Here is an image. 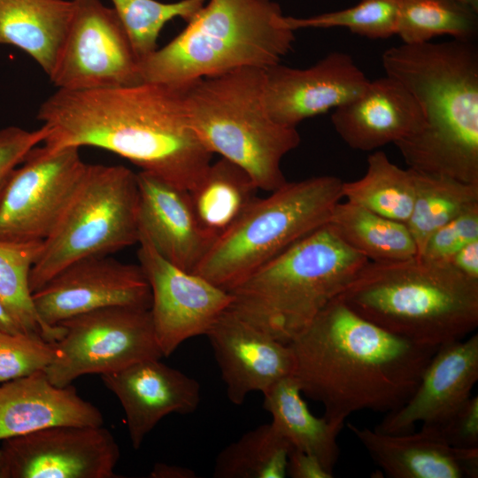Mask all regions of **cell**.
<instances>
[{"label": "cell", "instance_id": "1", "mask_svg": "<svg viewBox=\"0 0 478 478\" xmlns=\"http://www.w3.org/2000/svg\"><path fill=\"white\" fill-rule=\"evenodd\" d=\"M36 118L47 130L42 144L49 150L104 149L187 191L212 164L213 154L189 123L182 90L162 84L57 89Z\"/></svg>", "mask_w": 478, "mask_h": 478}, {"label": "cell", "instance_id": "2", "mask_svg": "<svg viewBox=\"0 0 478 478\" xmlns=\"http://www.w3.org/2000/svg\"><path fill=\"white\" fill-rule=\"evenodd\" d=\"M289 344L301 392L323 405L325 418L340 424L357 412L388 413L401 407L439 347L397 336L338 297Z\"/></svg>", "mask_w": 478, "mask_h": 478}, {"label": "cell", "instance_id": "3", "mask_svg": "<svg viewBox=\"0 0 478 478\" xmlns=\"http://www.w3.org/2000/svg\"><path fill=\"white\" fill-rule=\"evenodd\" d=\"M413 96L423 127L397 143L409 168L478 184V49L473 40L402 43L382 56Z\"/></svg>", "mask_w": 478, "mask_h": 478}, {"label": "cell", "instance_id": "4", "mask_svg": "<svg viewBox=\"0 0 478 478\" xmlns=\"http://www.w3.org/2000/svg\"><path fill=\"white\" fill-rule=\"evenodd\" d=\"M337 297L378 327L421 344L460 340L478 327V280L450 263L368 261Z\"/></svg>", "mask_w": 478, "mask_h": 478}, {"label": "cell", "instance_id": "5", "mask_svg": "<svg viewBox=\"0 0 478 478\" xmlns=\"http://www.w3.org/2000/svg\"><path fill=\"white\" fill-rule=\"evenodd\" d=\"M285 17L273 0H206L176 36L139 61L141 81L182 90L203 78L276 65L296 38Z\"/></svg>", "mask_w": 478, "mask_h": 478}, {"label": "cell", "instance_id": "6", "mask_svg": "<svg viewBox=\"0 0 478 478\" xmlns=\"http://www.w3.org/2000/svg\"><path fill=\"white\" fill-rule=\"evenodd\" d=\"M367 262L327 223L230 290L228 310L274 339L290 343Z\"/></svg>", "mask_w": 478, "mask_h": 478}, {"label": "cell", "instance_id": "7", "mask_svg": "<svg viewBox=\"0 0 478 478\" xmlns=\"http://www.w3.org/2000/svg\"><path fill=\"white\" fill-rule=\"evenodd\" d=\"M265 69L243 67L194 81L182 89L188 120L203 144L241 168L258 189L287 181L281 163L300 143L297 127L277 123L264 96Z\"/></svg>", "mask_w": 478, "mask_h": 478}, {"label": "cell", "instance_id": "8", "mask_svg": "<svg viewBox=\"0 0 478 478\" xmlns=\"http://www.w3.org/2000/svg\"><path fill=\"white\" fill-rule=\"evenodd\" d=\"M343 181L320 175L286 181L256 197L217 237L192 272L230 291L263 265L327 224L343 198Z\"/></svg>", "mask_w": 478, "mask_h": 478}, {"label": "cell", "instance_id": "9", "mask_svg": "<svg viewBox=\"0 0 478 478\" xmlns=\"http://www.w3.org/2000/svg\"><path fill=\"white\" fill-rule=\"evenodd\" d=\"M136 173L123 166L86 165L80 184L31 268L33 292L68 265L138 243Z\"/></svg>", "mask_w": 478, "mask_h": 478}, {"label": "cell", "instance_id": "10", "mask_svg": "<svg viewBox=\"0 0 478 478\" xmlns=\"http://www.w3.org/2000/svg\"><path fill=\"white\" fill-rule=\"evenodd\" d=\"M58 325L65 333L55 342V358L43 370L58 387L71 385L86 374L101 375L163 357L150 309L104 307L71 317Z\"/></svg>", "mask_w": 478, "mask_h": 478}, {"label": "cell", "instance_id": "11", "mask_svg": "<svg viewBox=\"0 0 478 478\" xmlns=\"http://www.w3.org/2000/svg\"><path fill=\"white\" fill-rule=\"evenodd\" d=\"M78 148L35 146L0 192V241H44L75 193L86 165Z\"/></svg>", "mask_w": 478, "mask_h": 478}, {"label": "cell", "instance_id": "12", "mask_svg": "<svg viewBox=\"0 0 478 478\" xmlns=\"http://www.w3.org/2000/svg\"><path fill=\"white\" fill-rule=\"evenodd\" d=\"M71 19L51 72L62 90H87L141 81L139 59L113 8L100 0H72Z\"/></svg>", "mask_w": 478, "mask_h": 478}, {"label": "cell", "instance_id": "13", "mask_svg": "<svg viewBox=\"0 0 478 478\" xmlns=\"http://www.w3.org/2000/svg\"><path fill=\"white\" fill-rule=\"evenodd\" d=\"M48 341L59 340L58 325L71 317L110 306L150 309L151 292L140 265L107 256L77 260L56 274L32 294Z\"/></svg>", "mask_w": 478, "mask_h": 478}, {"label": "cell", "instance_id": "14", "mask_svg": "<svg viewBox=\"0 0 478 478\" xmlns=\"http://www.w3.org/2000/svg\"><path fill=\"white\" fill-rule=\"evenodd\" d=\"M120 457L103 426H55L3 440L0 478H117Z\"/></svg>", "mask_w": 478, "mask_h": 478}, {"label": "cell", "instance_id": "15", "mask_svg": "<svg viewBox=\"0 0 478 478\" xmlns=\"http://www.w3.org/2000/svg\"><path fill=\"white\" fill-rule=\"evenodd\" d=\"M137 258L151 292L150 312L163 357L185 341L206 335L229 308L231 294L164 258L140 235Z\"/></svg>", "mask_w": 478, "mask_h": 478}, {"label": "cell", "instance_id": "16", "mask_svg": "<svg viewBox=\"0 0 478 478\" xmlns=\"http://www.w3.org/2000/svg\"><path fill=\"white\" fill-rule=\"evenodd\" d=\"M368 82L351 55L333 51L309 67L278 63L266 68L265 102L277 123L297 127L306 119L355 99Z\"/></svg>", "mask_w": 478, "mask_h": 478}, {"label": "cell", "instance_id": "17", "mask_svg": "<svg viewBox=\"0 0 478 478\" xmlns=\"http://www.w3.org/2000/svg\"><path fill=\"white\" fill-rule=\"evenodd\" d=\"M212 348L231 403L242 405L254 391L262 394L294 375L296 361L289 343L251 326L228 309L205 335Z\"/></svg>", "mask_w": 478, "mask_h": 478}, {"label": "cell", "instance_id": "18", "mask_svg": "<svg viewBox=\"0 0 478 478\" xmlns=\"http://www.w3.org/2000/svg\"><path fill=\"white\" fill-rule=\"evenodd\" d=\"M478 381V335L440 345L426 366L409 399L388 412L374 430L386 434L413 431L417 422L436 423L467 398Z\"/></svg>", "mask_w": 478, "mask_h": 478}, {"label": "cell", "instance_id": "19", "mask_svg": "<svg viewBox=\"0 0 478 478\" xmlns=\"http://www.w3.org/2000/svg\"><path fill=\"white\" fill-rule=\"evenodd\" d=\"M160 359H144L100 375L120 402L134 449L164 417L192 413L200 403L198 382Z\"/></svg>", "mask_w": 478, "mask_h": 478}, {"label": "cell", "instance_id": "20", "mask_svg": "<svg viewBox=\"0 0 478 478\" xmlns=\"http://www.w3.org/2000/svg\"><path fill=\"white\" fill-rule=\"evenodd\" d=\"M136 180L139 236L167 261L192 273L213 239L200 226L189 192L144 171Z\"/></svg>", "mask_w": 478, "mask_h": 478}, {"label": "cell", "instance_id": "21", "mask_svg": "<svg viewBox=\"0 0 478 478\" xmlns=\"http://www.w3.org/2000/svg\"><path fill=\"white\" fill-rule=\"evenodd\" d=\"M331 122L350 148L372 151L414 135L423 127L424 117L410 91L385 75L369 81L361 95L335 108Z\"/></svg>", "mask_w": 478, "mask_h": 478}, {"label": "cell", "instance_id": "22", "mask_svg": "<svg viewBox=\"0 0 478 478\" xmlns=\"http://www.w3.org/2000/svg\"><path fill=\"white\" fill-rule=\"evenodd\" d=\"M100 410L43 371L0 384V441L55 426H103Z\"/></svg>", "mask_w": 478, "mask_h": 478}, {"label": "cell", "instance_id": "23", "mask_svg": "<svg viewBox=\"0 0 478 478\" xmlns=\"http://www.w3.org/2000/svg\"><path fill=\"white\" fill-rule=\"evenodd\" d=\"M374 464L390 478H476L478 448H454L433 434H386L347 423Z\"/></svg>", "mask_w": 478, "mask_h": 478}, {"label": "cell", "instance_id": "24", "mask_svg": "<svg viewBox=\"0 0 478 478\" xmlns=\"http://www.w3.org/2000/svg\"><path fill=\"white\" fill-rule=\"evenodd\" d=\"M72 11V0H0V43L22 50L49 75Z\"/></svg>", "mask_w": 478, "mask_h": 478}, {"label": "cell", "instance_id": "25", "mask_svg": "<svg viewBox=\"0 0 478 478\" xmlns=\"http://www.w3.org/2000/svg\"><path fill=\"white\" fill-rule=\"evenodd\" d=\"M302 394L294 375L284 378L263 393V407L270 413L272 425L292 448L314 456L334 474L340 456L337 436L344 424L313 415Z\"/></svg>", "mask_w": 478, "mask_h": 478}, {"label": "cell", "instance_id": "26", "mask_svg": "<svg viewBox=\"0 0 478 478\" xmlns=\"http://www.w3.org/2000/svg\"><path fill=\"white\" fill-rule=\"evenodd\" d=\"M328 224L344 243L370 262H399L417 256L406 224L356 204L337 203Z\"/></svg>", "mask_w": 478, "mask_h": 478}, {"label": "cell", "instance_id": "27", "mask_svg": "<svg viewBox=\"0 0 478 478\" xmlns=\"http://www.w3.org/2000/svg\"><path fill=\"white\" fill-rule=\"evenodd\" d=\"M258 189L243 168L221 158L189 192L200 226L214 242L254 201Z\"/></svg>", "mask_w": 478, "mask_h": 478}, {"label": "cell", "instance_id": "28", "mask_svg": "<svg viewBox=\"0 0 478 478\" xmlns=\"http://www.w3.org/2000/svg\"><path fill=\"white\" fill-rule=\"evenodd\" d=\"M342 192L346 201L405 224L414 203V171L399 167L377 150L368 156L360 179L343 181Z\"/></svg>", "mask_w": 478, "mask_h": 478}, {"label": "cell", "instance_id": "29", "mask_svg": "<svg viewBox=\"0 0 478 478\" xmlns=\"http://www.w3.org/2000/svg\"><path fill=\"white\" fill-rule=\"evenodd\" d=\"M413 171L415 197L412 213L405 224L416 243L418 257L435 230L464 212L478 206V184Z\"/></svg>", "mask_w": 478, "mask_h": 478}, {"label": "cell", "instance_id": "30", "mask_svg": "<svg viewBox=\"0 0 478 478\" xmlns=\"http://www.w3.org/2000/svg\"><path fill=\"white\" fill-rule=\"evenodd\" d=\"M292 446L266 423L247 431L218 454L214 478H284Z\"/></svg>", "mask_w": 478, "mask_h": 478}, {"label": "cell", "instance_id": "31", "mask_svg": "<svg viewBox=\"0 0 478 478\" xmlns=\"http://www.w3.org/2000/svg\"><path fill=\"white\" fill-rule=\"evenodd\" d=\"M478 10L458 0H402L396 27L403 43L431 42L436 36L473 40Z\"/></svg>", "mask_w": 478, "mask_h": 478}, {"label": "cell", "instance_id": "32", "mask_svg": "<svg viewBox=\"0 0 478 478\" xmlns=\"http://www.w3.org/2000/svg\"><path fill=\"white\" fill-rule=\"evenodd\" d=\"M42 241H0V299L27 334L48 335L36 309L29 286V274L42 248Z\"/></svg>", "mask_w": 478, "mask_h": 478}, {"label": "cell", "instance_id": "33", "mask_svg": "<svg viewBox=\"0 0 478 478\" xmlns=\"http://www.w3.org/2000/svg\"><path fill=\"white\" fill-rule=\"evenodd\" d=\"M139 61L158 47V36L166 24L176 18L191 20L206 0H111Z\"/></svg>", "mask_w": 478, "mask_h": 478}, {"label": "cell", "instance_id": "34", "mask_svg": "<svg viewBox=\"0 0 478 478\" xmlns=\"http://www.w3.org/2000/svg\"><path fill=\"white\" fill-rule=\"evenodd\" d=\"M402 0H360L357 4L310 17L286 16L289 27L297 31L305 28L343 27L369 39H387L396 35Z\"/></svg>", "mask_w": 478, "mask_h": 478}, {"label": "cell", "instance_id": "35", "mask_svg": "<svg viewBox=\"0 0 478 478\" xmlns=\"http://www.w3.org/2000/svg\"><path fill=\"white\" fill-rule=\"evenodd\" d=\"M55 354V343L40 335L0 331V383L43 371Z\"/></svg>", "mask_w": 478, "mask_h": 478}, {"label": "cell", "instance_id": "36", "mask_svg": "<svg viewBox=\"0 0 478 478\" xmlns=\"http://www.w3.org/2000/svg\"><path fill=\"white\" fill-rule=\"evenodd\" d=\"M478 240V206H474L435 230L417 258L449 263L468 243Z\"/></svg>", "mask_w": 478, "mask_h": 478}, {"label": "cell", "instance_id": "37", "mask_svg": "<svg viewBox=\"0 0 478 478\" xmlns=\"http://www.w3.org/2000/svg\"><path fill=\"white\" fill-rule=\"evenodd\" d=\"M421 428L448 445L459 449L478 448V397H470L452 413Z\"/></svg>", "mask_w": 478, "mask_h": 478}, {"label": "cell", "instance_id": "38", "mask_svg": "<svg viewBox=\"0 0 478 478\" xmlns=\"http://www.w3.org/2000/svg\"><path fill=\"white\" fill-rule=\"evenodd\" d=\"M47 134L42 126L33 131L14 126L0 129V192L13 169L33 148L43 143Z\"/></svg>", "mask_w": 478, "mask_h": 478}, {"label": "cell", "instance_id": "39", "mask_svg": "<svg viewBox=\"0 0 478 478\" xmlns=\"http://www.w3.org/2000/svg\"><path fill=\"white\" fill-rule=\"evenodd\" d=\"M287 475L291 478H332L314 456L292 449L288 459Z\"/></svg>", "mask_w": 478, "mask_h": 478}, {"label": "cell", "instance_id": "40", "mask_svg": "<svg viewBox=\"0 0 478 478\" xmlns=\"http://www.w3.org/2000/svg\"><path fill=\"white\" fill-rule=\"evenodd\" d=\"M449 263L464 275L478 280V240L460 248Z\"/></svg>", "mask_w": 478, "mask_h": 478}, {"label": "cell", "instance_id": "41", "mask_svg": "<svg viewBox=\"0 0 478 478\" xmlns=\"http://www.w3.org/2000/svg\"><path fill=\"white\" fill-rule=\"evenodd\" d=\"M149 477L150 478H197V474L190 468L166 463H156Z\"/></svg>", "mask_w": 478, "mask_h": 478}, {"label": "cell", "instance_id": "42", "mask_svg": "<svg viewBox=\"0 0 478 478\" xmlns=\"http://www.w3.org/2000/svg\"><path fill=\"white\" fill-rule=\"evenodd\" d=\"M0 331L9 334H27L1 299Z\"/></svg>", "mask_w": 478, "mask_h": 478}, {"label": "cell", "instance_id": "43", "mask_svg": "<svg viewBox=\"0 0 478 478\" xmlns=\"http://www.w3.org/2000/svg\"><path fill=\"white\" fill-rule=\"evenodd\" d=\"M458 1L462 2L467 5H470L475 10H478V0H458Z\"/></svg>", "mask_w": 478, "mask_h": 478}]
</instances>
